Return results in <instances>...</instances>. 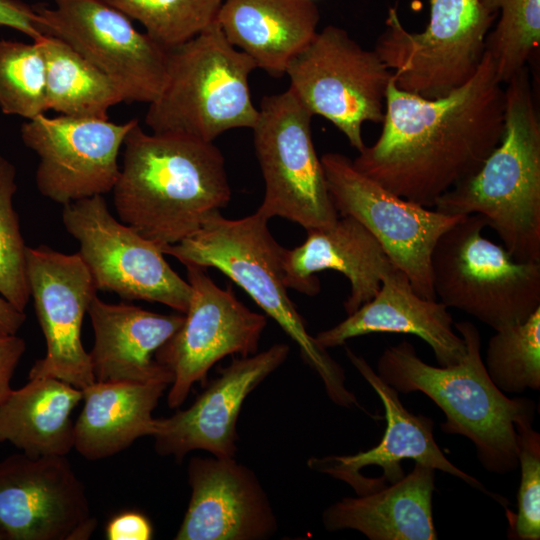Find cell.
<instances>
[{"mask_svg": "<svg viewBox=\"0 0 540 540\" xmlns=\"http://www.w3.org/2000/svg\"><path fill=\"white\" fill-rule=\"evenodd\" d=\"M258 109L251 130L265 194L257 212L306 231L332 225L339 214L313 143V115L289 88L264 96Z\"/></svg>", "mask_w": 540, "mask_h": 540, "instance_id": "10", "label": "cell"}, {"mask_svg": "<svg viewBox=\"0 0 540 540\" xmlns=\"http://www.w3.org/2000/svg\"><path fill=\"white\" fill-rule=\"evenodd\" d=\"M113 188L121 222L160 248L195 234L231 199L224 156L214 142L146 133L137 122L124 141Z\"/></svg>", "mask_w": 540, "mask_h": 540, "instance_id": "2", "label": "cell"}, {"mask_svg": "<svg viewBox=\"0 0 540 540\" xmlns=\"http://www.w3.org/2000/svg\"><path fill=\"white\" fill-rule=\"evenodd\" d=\"M289 351L287 344L276 343L262 352L233 359L187 409L156 418L152 435L155 451L179 461L193 450L220 458L234 457L236 425L244 401L285 362Z\"/></svg>", "mask_w": 540, "mask_h": 540, "instance_id": "19", "label": "cell"}, {"mask_svg": "<svg viewBox=\"0 0 540 540\" xmlns=\"http://www.w3.org/2000/svg\"><path fill=\"white\" fill-rule=\"evenodd\" d=\"M166 382L95 381L82 390L84 406L74 423V448L88 460H99L152 436L153 411Z\"/></svg>", "mask_w": 540, "mask_h": 540, "instance_id": "26", "label": "cell"}, {"mask_svg": "<svg viewBox=\"0 0 540 540\" xmlns=\"http://www.w3.org/2000/svg\"><path fill=\"white\" fill-rule=\"evenodd\" d=\"M484 365L503 393L540 389V307L525 321L495 330Z\"/></svg>", "mask_w": 540, "mask_h": 540, "instance_id": "29", "label": "cell"}, {"mask_svg": "<svg viewBox=\"0 0 540 540\" xmlns=\"http://www.w3.org/2000/svg\"><path fill=\"white\" fill-rule=\"evenodd\" d=\"M285 284L303 294L320 291L315 273L334 270L350 283L344 302L352 314L378 292L383 277L395 267L376 238L356 219L341 216L330 226L307 230L305 241L283 255Z\"/></svg>", "mask_w": 540, "mask_h": 540, "instance_id": "21", "label": "cell"}, {"mask_svg": "<svg viewBox=\"0 0 540 540\" xmlns=\"http://www.w3.org/2000/svg\"><path fill=\"white\" fill-rule=\"evenodd\" d=\"M46 63L48 110L77 118L108 119L109 109L124 101L117 84L63 40L37 39Z\"/></svg>", "mask_w": 540, "mask_h": 540, "instance_id": "28", "label": "cell"}, {"mask_svg": "<svg viewBox=\"0 0 540 540\" xmlns=\"http://www.w3.org/2000/svg\"><path fill=\"white\" fill-rule=\"evenodd\" d=\"M0 540H3L2 536L0 535Z\"/></svg>", "mask_w": 540, "mask_h": 540, "instance_id": "39", "label": "cell"}, {"mask_svg": "<svg viewBox=\"0 0 540 540\" xmlns=\"http://www.w3.org/2000/svg\"><path fill=\"white\" fill-rule=\"evenodd\" d=\"M289 89L314 115L330 121L349 144L365 148L362 126L382 123L392 71L338 26L327 25L288 63Z\"/></svg>", "mask_w": 540, "mask_h": 540, "instance_id": "9", "label": "cell"}, {"mask_svg": "<svg viewBox=\"0 0 540 540\" xmlns=\"http://www.w3.org/2000/svg\"><path fill=\"white\" fill-rule=\"evenodd\" d=\"M25 320L24 311L18 310L0 295V334H17Z\"/></svg>", "mask_w": 540, "mask_h": 540, "instance_id": "38", "label": "cell"}, {"mask_svg": "<svg viewBox=\"0 0 540 540\" xmlns=\"http://www.w3.org/2000/svg\"><path fill=\"white\" fill-rule=\"evenodd\" d=\"M0 108L28 120L48 110L46 63L38 40H0Z\"/></svg>", "mask_w": 540, "mask_h": 540, "instance_id": "31", "label": "cell"}, {"mask_svg": "<svg viewBox=\"0 0 540 540\" xmlns=\"http://www.w3.org/2000/svg\"><path fill=\"white\" fill-rule=\"evenodd\" d=\"M503 85L487 51L475 74L444 97L403 91L392 77L380 136L352 160L354 167L394 194L433 207L499 144Z\"/></svg>", "mask_w": 540, "mask_h": 540, "instance_id": "1", "label": "cell"}, {"mask_svg": "<svg viewBox=\"0 0 540 540\" xmlns=\"http://www.w3.org/2000/svg\"><path fill=\"white\" fill-rule=\"evenodd\" d=\"M25 349L24 339L17 334H0V403L12 391L11 380Z\"/></svg>", "mask_w": 540, "mask_h": 540, "instance_id": "37", "label": "cell"}, {"mask_svg": "<svg viewBox=\"0 0 540 540\" xmlns=\"http://www.w3.org/2000/svg\"><path fill=\"white\" fill-rule=\"evenodd\" d=\"M94 331L89 352L95 381L166 382L173 376L155 359L177 332L184 314H159L141 307L104 302L97 296L88 311Z\"/></svg>", "mask_w": 540, "mask_h": 540, "instance_id": "23", "label": "cell"}, {"mask_svg": "<svg viewBox=\"0 0 540 540\" xmlns=\"http://www.w3.org/2000/svg\"><path fill=\"white\" fill-rule=\"evenodd\" d=\"M372 333L418 336L431 347L439 366L456 364L466 353L464 339L453 330L448 307L417 294L407 275L396 267L383 277L380 289L370 301L314 337L327 349Z\"/></svg>", "mask_w": 540, "mask_h": 540, "instance_id": "22", "label": "cell"}, {"mask_svg": "<svg viewBox=\"0 0 540 540\" xmlns=\"http://www.w3.org/2000/svg\"><path fill=\"white\" fill-rule=\"evenodd\" d=\"M26 275L46 354L32 365L29 378L54 377L83 390L95 382L81 327L97 288L79 253L46 245L27 247Z\"/></svg>", "mask_w": 540, "mask_h": 540, "instance_id": "17", "label": "cell"}, {"mask_svg": "<svg viewBox=\"0 0 540 540\" xmlns=\"http://www.w3.org/2000/svg\"><path fill=\"white\" fill-rule=\"evenodd\" d=\"M505 85L499 144L433 207L450 216L481 215L516 260L540 262V121L527 67Z\"/></svg>", "mask_w": 540, "mask_h": 540, "instance_id": "4", "label": "cell"}, {"mask_svg": "<svg viewBox=\"0 0 540 540\" xmlns=\"http://www.w3.org/2000/svg\"><path fill=\"white\" fill-rule=\"evenodd\" d=\"M190 501L176 540H260L277 521L255 473L234 457H192Z\"/></svg>", "mask_w": 540, "mask_h": 540, "instance_id": "20", "label": "cell"}, {"mask_svg": "<svg viewBox=\"0 0 540 540\" xmlns=\"http://www.w3.org/2000/svg\"><path fill=\"white\" fill-rule=\"evenodd\" d=\"M192 295L184 321L156 352L155 359L173 376L167 403L179 407L192 386L204 381L222 358L255 354L266 317L237 299L231 287L220 288L205 268L186 265Z\"/></svg>", "mask_w": 540, "mask_h": 540, "instance_id": "14", "label": "cell"}, {"mask_svg": "<svg viewBox=\"0 0 540 540\" xmlns=\"http://www.w3.org/2000/svg\"><path fill=\"white\" fill-rule=\"evenodd\" d=\"M319 21L313 0H223L216 16L226 39L273 77L285 75L290 60L315 37Z\"/></svg>", "mask_w": 540, "mask_h": 540, "instance_id": "25", "label": "cell"}, {"mask_svg": "<svg viewBox=\"0 0 540 540\" xmlns=\"http://www.w3.org/2000/svg\"><path fill=\"white\" fill-rule=\"evenodd\" d=\"M82 390L54 377H33L0 403V442L31 457L67 456L74 448L71 414Z\"/></svg>", "mask_w": 540, "mask_h": 540, "instance_id": "27", "label": "cell"}, {"mask_svg": "<svg viewBox=\"0 0 540 540\" xmlns=\"http://www.w3.org/2000/svg\"><path fill=\"white\" fill-rule=\"evenodd\" d=\"M137 122L44 114L25 122L23 143L40 158L35 175L39 192L66 205L112 191L120 173L119 151Z\"/></svg>", "mask_w": 540, "mask_h": 540, "instance_id": "15", "label": "cell"}, {"mask_svg": "<svg viewBox=\"0 0 540 540\" xmlns=\"http://www.w3.org/2000/svg\"><path fill=\"white\" fill-rule=\"evenodd\" d=\"M454 327L466 344V353L456 364L429 365L403 340L384 349L376 373L399 394L422 392L428 396L445 414L442 431L468 438L488 472H512L518 467L515 423L535 412V403L528 398H509L493 384L474 324L461 321Z\"/></svg>", "mask_w": 540, "mask_h": 540, "instance_id": "3", "label": "cell"}, {"mask_svg": "<svg viewBox=\"0 0 540 540\" xmlns=\"http://www.w3.org/2000/svg\"><path fill=\"white\" fill-rule=\"evenodd\" d=\"M321 163L341 216L361 223L420 296L436 300L431 256L439 237L463 216H450L404 199L358 171L347 156L329 152Z\"/></svg>", "mask_w": 540, "mask_h": 540, "instance_id": "11", "label": "cell"}, {"mask_svg": "<svg viewBox=\"0 0 540 540\" xmlns=\"http://www.w3.org/2000/svg\"><path fill=\"white\" fill-rule=\"evenodd\" d=\"M534 415L526 414L515 423L521 475L517 511L507 510L510 539H540V434L532 427Z\"/></svg>", "mask_w": 540, "mask_h": 540, "instance_id": "34", "label": "cell"}, {"mask_svg": "<svg viewBox=\"0 0 540 540\" xmlns=\"http://www.w3.org/2000/svg\"><path fill=\"white\" fill-rule=\"evenodd\" d=\"M428 1V24L416 33L408 31L396 7H390L374 50L392 71L399 89L435 99L475 74L497 15L480 0Z\"/></svg>", "mask_w": 540, "mask_h": 540, "instance_id": "8", "label": "cell"}, {"mask_svg": "<svg viewBox=\"0 0 540 540\" xmlns=\"http://www.w3.org/2000/svg\"><path fill=\"white\" fill-rule=\"evenodd\" d=\"M34 6L45 34L55 36L109 76L124 101L152 103L167 79L169 49L104 0H54Z\"/></svg>", "mask_w": 540, "mask_h": 540, "instance_id": "13", "label": "cell"}, {"mask_svg": "<svg viewBox=\"0 0 540 540\" xmlns=\"http://www.w3.org/2000/svg\"><path fill=\"white\" fill-rule=\"evenodd\" d=\"M259 212L241 219L211 214L192 236L161 248L182 264L213 267L240 286L298 345L303 361L321 378L330 400L338 406L359 407L346 388L343 368L306 329L285 284L282 247Z\"/></svg>", "mask_w": 540, "mask_h": 540, "instance_id": "5", "label": "cell"}, {"mask_svg": "<svg viewBox=\"0 0 540 540\" xmlns=\"http://www.w3.org/2000/svg\"><path fill=\"white\" fill-rule=\"evenodd\" d=\"M97 520L66 456L23 452L0 461L3 540H87Z\"/></svg>", "mask_w": 540, "mask_h": 540, "instance_id": "16", "label": "cell"}, {"mask_svg": "<svg viewBox=\"0 0 540 540\" xmlns=\"http://www.w3.org/2000/svg\"><path fill=\"white\" fill-rule=\"evenodd\" d=\"M478 214L463 216L431 256L436 297L494 330L525 321L540 307V262L516 260L483 235Z\"/></svg>", "mask_w": 540, "mask_h": 540, "instance_id": "7", "label": "cell"}, {"mask_svg": "<svg viewBox=\"0 0 540 540\" xmlns=\"http://www.w3.org/2000/svg\"><path fill=\"white\" fill-rule=\"evenodd\" d=\"M497 15L487 36L490 54L499 81L507 83L527 67L540 44V0H480Z\"/></svg>", "mask_w": 540, "mask_h": 540, "instance_id": "30", "label": "cell"}, {"mask_svg": "<svg viewBox=\"0 0 540 540\" xmlns=\"http://www.w3.org/2000/svg\"><path fill=\"white\" fill-rule=\"evenodd\" d=\"M170 49L197 35L216 20L223 0H104Z\"/></svg>", "mask_w": 540, "mask_h": 540, "instance_id": "32", "label": "cell"}, {"mask_svg": "<svg viewBox=\"0 0 540 540\" xmlns=\"http://www.w3.org/2000/svg\"><path fill=\"white\" fill-rule=\"evenodd\" d=\"M11 28L37 40L46 35L34 6L20 0H0V28Z\"/></svg>", "mask_w": 540, "mask_h": 540, "instance_id": "35", "label": "cell"}, {"mask_svg": "<svg viewBox=\"0 0 540 540\" xmlns=\"http://www.w3.org/2000/svg\"><path fill=\"white\" fill-rule=\"evenodd\" d=\"M350 362L379 396L386 419V430L380 442L353 455L312 457L308 466L349 484L357 495L376 491L387 482L404 476L401 462L411 459L435 470L450 474L492 497L503 506L504 497L487 490L484 485L456 467L441 451L433 433V421L425 415H414L402 404L399 393L383 382L366 360L346 348Z\"/></svg>", "mask_w": 540, "mask_h": 540, "instance_id": "18", "label": "cell"}, {"mask_svg": "<svg viewBox=\"0 0 540 540\" xmlns=\"http://www.w3.org/2000/svg\"><path fill=\"white\" fill-rule=\"evenodd\" d=\"M62 221L79 242L78 253L97 290L187 311L189 282L171 268L156 243L111 214L103 195L63 205Z\"/></svg>", "mask_w": 540, "mask_h": 540, "instance_id": "12", "label": "cell"}, {"mask_svg": "<svg viewBox=\"0 0 540 540\" xmlns=\"http://www.w3.org/2000/svg\"><path fill=\"white\" fill-rule=\"evenodd\" d=\"M256 63L225 37L216 20L169 49L164 88L149 104L151 132L176 133L214 142L224 132L252 129L254 106L249 77Z\"/></svg>", "mask_w": 540, "mask_h": 540, "instance_id": "6", "label": "cell"}, {"mask_svg": "<svg viewBox=\"0 0 540 540\" xmlns=\"http://www.w3.org/2000/svg\"><path fill=\"white\" fill-rule=\"evenodd\" d=\"M434 490L435 469L415 463L390 486L330 505L322 521L328 531L353 529L370 540H435Z\"/></svg>", "mask_w": 540, "mask_h": 540, "instance_id": "24", "label": "cell"}, {"mask_svg": "<svg viewBox=\"0 0 540 540\" xmlns=\"http://www.w3.org/2000/svg\"><path fill=\"white\" fill-rule=\"evenodd\" d=\"M16 190L15 167L0 155V295L24 311L30 299L26 275L28 246L13 205Z\"/></svg>", "mask_w": 540, "mask_h": 540, "instance_id": "33", "label": "cell"}, {"mask_svg": "<svg viewBox=\"0 0 540 540\" xmlns=\"http://www.w3.org/2000/svg\"><path fill=\"white\" fill-rule=\"evenodd\" d=\"M153 528L149 519L140 512L125 511L115 515L106 525L108 540H149Z\"/></svg>", "mask_w": 540, "mask_h": 540, "instance_id": "36", "label": "cell"}]
</instances>
